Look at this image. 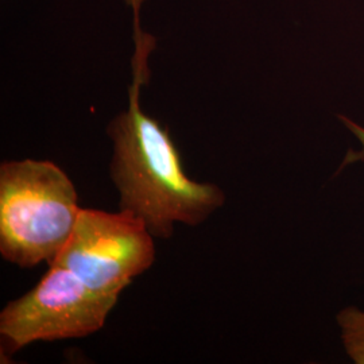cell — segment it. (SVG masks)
Here are the masks:
<instances>
[{
    "label": "cell",
    "instance_id": "cell-1",
    "mask_svg": "<svg viewBox=\"0 0 364 364\" xmlns=\"http://www.w3.org/2000/svg\"><path fill=\"white\" fill-rule=\"evenodd\" d=\"M147 49L138 53L129 108L107 127L112 141L109 176L120 196L119 208L144 221L154 237L168 240L176 223L200 225L225 203L220 186L192 180L183 170L169 130L146 115L139 90L146 81Z\"/></svg>",
    "mask_w": 364,
    "mask_h": 364
},
{
    "label": "cell",
    "instance_id": "cell-2",
    "mask_svg": "<svg viewBox=\"0 0 364 364\" xmlns=\"http://www.w3.org/2000/svg\"><path fill=\"white\" fill-rule=\"evenodd\" d=\"M81 208L77 191L50 161L0 166V254L18 267L49 266L70 237Z\"/></svg>",
    "mask_w": 364,
    "mask_h": 364
},
{
    "label": "cell",
    "instance_id": "cell-3",
    "mask_svg": "<svg viewBox=\"0 0 364 364\" xmlns=\"http://www.w3.org/2000/svg\"><path fill=\"white\" fill-rule=\"evenodd\" d=\"M117 299L93 291L65 267L49 266L36 287L0 312L1 348L13 355L36 341L87 338L105 326Z\"/></svg>",
    "mask_w": 364,
    "mask_h": 364
},
{
    "label": "cell",
    "instance_id": "cell-4",
    "mask_svg": "<svg viewBox=\"0 0 364 364\" xmlns=\"http://www.w3.org/2000/svg\"><path fill=\"white\" fill-rule=\"evenodd\" d=\"M154 260V236L139 218L127 210L81 208L73 232L53 264L65 267L99 294L119 297Z\"/></svg>",
    "mask_w": 364,
    "mask_h": 364
},
{
    "label": "cell",
    "instance_id": "cell-5",
    "mask_svg": "<svg viewBox=\"0 0 364 364\" xmlns=\"http://www.w3.org/2000/svg\"><path fill=\"white\" fill-rule=\"evenodd\" d=\"M344 351L355 364H364V311L346 306L336 316Z\"/></svg>",
    "mask_w": 364,
    "mask_h": 364
},
{
    "label": "cell",
    "instance_id": "cell-6",
    "mask_svg": "<svg viewBox=\"0 0 364 364\" xmlns=\"http://www.w3.org/2000/svg\"><path fill=\"white\" fill-rule=\"evenodd\" d=\"M340 119H341V122L346 124V127L351 131L352 134L358 138V141L362 144V151H353L352 154H348L346 162H344V165H347V164H350V162H355V161H358V159H364V127L359 126L358 123L352 122V120L347 119L346 117H341Z\"/></svg>",
    "mask_w": 364,
    "mask_h": 364
}]
</instances>
